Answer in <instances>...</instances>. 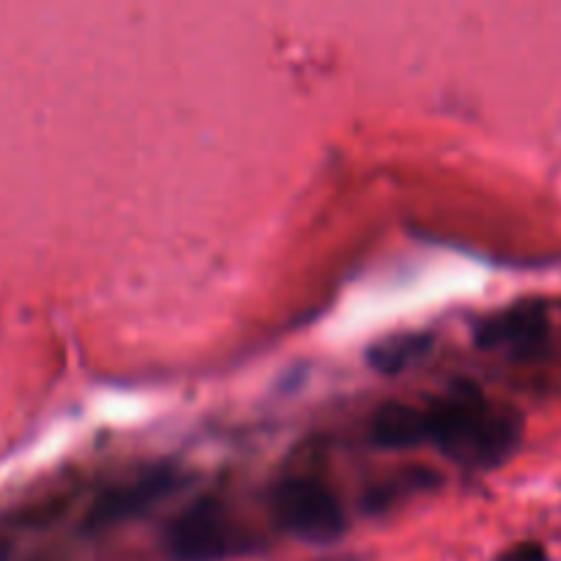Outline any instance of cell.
I'll return each instance as SVG.
<instances>
[{
    "mask_svg": "<svg viewBox=\"0 0 561 561\" xmlns=\"http://www.w3.org/2000/svg\"><path fill=\"white\" fill-rule=\"evenodd\" d=\"M252 548L255 540L217 499L195 502L164 531V551L173 561H228L244 557Z\"/></svg>",
    "mask_w": 561,
    "mask_h": 561,
    "instance_id": "obj_2",
    "label": "cell"
},
{
    "mask_svg": "<svg viewBox=\"0 0 561 561\" xmlns=\"http://www.w3.org/2000/svg\"><path fill=\"white\" fill-rule=\"evenodd\" d=\"M431 345V334H398V337L383 340L370 351V365L383 376H398L400 370L414 365L420 356H425Z\"/></svg>",
    "mask_w": 561,
    "mask_h": 561,
    "instance_id": "obj_7",
    "label": "cell"
},
{
    "mask_svg": "<svg viewBox=\"0 0 561 561\" xmlns=\"http://www.w3.org/2000/svg\"><path fill=\"white\" fill-rule=\"evenodd\" d=\"M179 485L181 477L173 469H168V466L146 471L137 480L113 485L99 493L91 507H88L82 526H85V531H104L118 524H126V520L140 518L148 510L157 507L162 499H168Z\"/></svg>",
    "mask_w": 561,
    "mask_h": 561,
    "instance_id": "obj_4",
    "label": "cell"
},
{
    "mask_svg": "<svg viewBox=\"0 0 561 561\" xmlns=\"http://www.w3.org/2000/svg\"><path fill=\"white\" fill-rule=\"evenodd\" d=\"M427 444L474 469H493L513 458L524 436V420L513 409L488 403L477 389H460L427 405Z\"/></svg>",
    "mask_w": 561,
    "mask_h": 561,
    "instance_id": "obj_1",
    "label": "cell"
},
{
    "mask_svg": "<svg viewBox=\"0 0 561 561\" xmlns=\"http://www.w3.org/2000/svg\"><path fill=\"white\" fill-rule=\"evenodd\" d=\"M11 557V542L5 537H0V561H9Z\"/></svg>",
    "mask_w": 561,
    "mask_h": 561,
    "instance_id": "obj_9",
    "label": "cell"
},
{
    "mask_svg": "<svg viewBox=\"0 0 561 561\" xmlns=\"http://www.w3.org/2000/svg\"><path fill=\"white\" fill-rule=\"evenodd\" d=\"M499 561H548V553L537 542H520V546L510 548Z\"/></svg>",
    "mask_w": 561,
    "mask_h": 561,
    "instance_id": "obj_8",
    "label": "cell"
},
{
    "mask_svg": "<svg viewBox=\"0 0 561 561\" xmlns=\"http://www.w3.org/2000/svg\"><path fill=\"white\" fill-rule=\"evenodd\" d=\"M551 321L548 310L537 301L515 305L482 321L474 332V343L482 351H507L515 359H535L548 348Z\"/></svg>",
    "mask_w": 561,
    "mask_h": 561,
    "instance_id": "obj_5",
    "label": "cell"
},
{
    "mask_svg": "<svg viewBox=\"0 0 561 561\" xmlns=\"http://www.w3.org/2000/svg\"><path fill=\"white\" fill-rule=\"evenodd\" d=\"M370 438L383 449H414L431 442L427 409L411 403H387L370 422Z\"/></svg>",
    "mask_w": 561,
    "mask_h": 561,
    "instance_id": "obj_6",
    "label": "cell"
},
{
    "mask_svg": "<svg viewBox=\"0 0 561 561\" xmlns=\"http://www.w3.org/2000/svg\"><path fill=\"white\" fill-rule=\"evenodd\" d=\"M272 510L285 531L307 542H334L345 535L348 520L337 493L321 480L296 477L283 482L272 496Z\"/></svg>",
    "mask_w": 561,
    "mask_h": 561,
    "instance_id": "obj_3",
    "label": "cell"
}]
</instances>
